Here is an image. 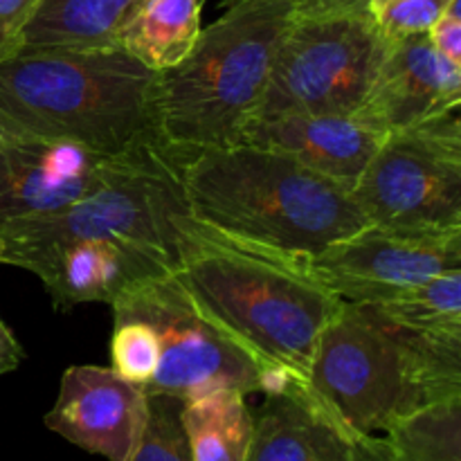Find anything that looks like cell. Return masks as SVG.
Instances as JSON below:
<instances>
[{"mask_svg": "<svg viewBox=\"0 0 461 461\" xmlns=\"http://www.w3.org/2000/svg\"><path fill=\"white\" fill-rule=\"evenodd\" d=\"M203 0H140L115 34V48L151 72L178 66L201 36Z\"/></svg>", "mask_w": 461, "mask_h": 461, "instance_id": "obj_17", "label": "cell"}, {"mask_svg": "<svg viewBox=\"0 0 461 461\" xmlns=\"http://www.w3.org/2000/svg\"><path fill=\"white\" fill-rule=\"evenodd\" d=\"M187 158L160 138L140 144L75 205L43 219L0 225V259L59 241H97L138 257L158 273H171L178 266L176 219L187 212Z\"/></svg>", "mask_w": 461, "mask_h": 461, "instance_id": "obj_6", "label": "cell"}, {"mask_svg": "<svg viewBox=\"0 0 461 461\" xmlns=\"http://www.w3.org/2000/svg\"><path fill=\"white\" fill-rule=\"evenodd\" d=\"M23 358H25V351L14 338L12 329L0 322V376L14 372L23 363Z\"/></svg>", "mask_w": 461, "mask_h": 461, "instance_id": "obj_28", "label": "cell"}, {"mask_svg": "<svg viewBox=\"0 0 461 461\" xmlns=\"http://www.w3.org/2000/svg\"><path fill=\"white\" fill-rule=\"evenodd\" d=\"M120 158L63 140L0 138V225L43 219L75 205Z\"/></svg>", "mask_w": 461, "mask_h": 461, "instance_id": "obj_12", "label": "cell"}, {"mask_svg": "<svg viewBox=\"0 0 461 461\" xmlns=\"http://www.w3.org/2000/svg\"><path fill=\"white\" fill-rule=\"evenodd\" d=\"M453 0H392L381 7L367 9L374 25L385 41L428 34Z\"/></svg>", "mask_w": 461, "mask_h": 461, "instance_id": "obj_24", "label": "cell"}, {"mask_svg": "<svg viewBox=\"0 0 461 461\" xmlns=\"http://www.w3.org/2000/svg\"><path fill=\"white\" fill-rule=\"evenodd\" d=\"M385 135L356 115L284 113L252 120L241 142L286 153L351 194Z\"/></svg>", "mask_w": 461, "mask_h": 461, "instance_id": "obj_15", "label": "cell"}, {"mask_svg": "<svg viewBox=\"0 0 461 461\" xmlns=\"http://www.w3.org/2000/svg\"><path fill=\"white\" fill-rule=\"evenodd\" d=\"M383 439L387 461H461V396L403 414Z\"/></svg>", "mask_w": 461, "mask_h": 461, "instance_id": "obj_20", "label": "cell"}, {"mask_svg": "<svg viewBox=\"0 0 461 461\" xmlns=\"http://www.w3.org/2000/svg\"><path fill=\"white\" fill-rule=\"evenodd\" d=\"M291 18L288 0H225V12L203 27L192 52L171 70L156 72L158 138L183 156L241 142Z\"/></svg>", "mask_w": 461, "mask_h": 461, "instance_id": "obj_5", "label": "cell"}, {"mask_svg": "<svg viewBox=\"0 0 461 461\" xmlns=\"http://www.w3.org/2000/svg\"><path fill=\"white\" fill-rule=\"evenodd\" d=\"M192 461H248L255 414L239 390H216L183 403Z\"/></svg>", "mask_w": 461, "mask_h": 461, "instance_id": "obj_19", "label": "cell"}, {"mask_svg": "<svg viewBox=\"0 0 461 461\" xmlns=\"http://www.w3.org/2000/svg\"><path fill=\"white\" fill-rule=\"evenodd\" d=\"M140 0H41L18 50L115 48V34Z\"/></svg>", "mask_w": 461, "mask_h": 461, "instance_id": "obj_18", "label": "cell"}, {"mask_svg": "<svg viewBox=\"0 0 461 461\" xmlns=\"http://www.w3.org/2000/svg\"><path fill=\"white\" fill-rule=\"evenodd\" d=\"M39 5L41 0H0V36L7 41L14 52L23 27L34 16Z\"/></svg>", "mask_w": 461, "mask_h": 461, "instance_id": "obj_26", "label": "cell"}, {"mask_svg": "<svg viewBox=\"0 0 461 461\" xmlns=\"http://www.w3.org/2000/svg\"><path fill=\"white\" fill-rule=\"evenodd\" d=\"M304 264L340 300L383 304L437 275L461 270V230L414 232L367 223L304 257Z\"/></svg>", "mask_w": 461, "mask_h": 461, "instance_id": "obj_10", "label": "cell"}, {"mask_svg": "<svg viewBox=\"0 0 461 461\" xmlns=\"http://www.w3.org/2000/svg\"><path fill=\"white\" fill-rule=\"evenodd\" d=\"M111 306L113 315L142 320L158 336L160 365L144 392L180 401L216 390L264 392L268 369L203 311L176 270L131 284Z\"/></svg>", "mask_w": 461, "mask_h": 461, "instance_id": "obj_8", "label": "cell"}, {"mask_svg": "<svg viewBox=\"0 0 461 461\" xmlns=\"http://www.w3.org/2000/svg\"><path fill=\"white\" fill-rule=\"evenodd\" d=\"M372 306L390 322L412 331H461V270L437 275L394 300Z\"/></svg>", "mask_w": 461, "mask_h": 461, "instance_id": "obj_21", "label": "cell"}, {"mask_svg": "<svg viewBox=\"0 0 461 461\" xmlns=\"http://www.w3.org/2000/svg\"><path fill=\"white\" fill-rule=\"evenodd\" d=\"M158 365H160V345L153 329L131 315H115L111 340L113 372L144 390L156 376Z\"/></svg>", "mask_w": 461, "mask_h": 461, "instance_id": "obj_23", "label": "cell"}, {"mask_svg": "<svg viewBox=\"0 0 461 461\" xmlns=\"http://www.w3.org/2000/svg\"><path fill=\"white\" fill-rule=\"evenodd\" d=\"M385 3H392V0H369V3H367V9H372V7H381V5H385Z\"/></svg>", "mask_w": 461, "mask_h": 461, "instance_id": "obj_30", "label": "cell"}, {"mask_svg": "<svg viewBox=\"0 0 461 461\" xmlns=\"http://www.w3.org/2000/svg\"><path fill=\"white\" fill-rule=\"evenodd\" d=\"M295 14L367 12L369 0H288Z\"/></svg>", "mask_w": 461, "mask_h": 461, "instance_id": "obj_27", "label": "cell"}, {"mask_svg": "<svg viewBox=\"0 0 461 461\" xmlns=\"http://www.w3.org/2000/svg\"><path fill=\"white\" fill-rule=\"evenodd\" d=\"M459 104L461 63L437 52L428 34H414L387 41L376 79L354 115L390 133L459 111Z\"/></svg>", "mask_w": 461, "mask_h": 461, "instance_id": "obj_14", "label": "cell"}, {"mask_svg": "<svg viewBox=\"0 0 461 461\" xmlns=\"http://www.w3.org/2000/svg\"><path fill=\"white\" fill-rule=\"evenodd\" d=\"M156 72L120 48L18 50L0 61V138L75 142L120 158L158 138Z\"/></svg>", "mask_w": 461, "mask_h": 461, "instance_id": "obj_2", "label": "cell"}, {"mask_svg": "<svg viewBox=\"0 0 461 461\" xmlns=\"http://www.w3.org/2000/svg\"><path fill=\"white\" fill-rule=\"evenodd\" d=\"M351 198L372 225L414 232L461 230L459 111L390 131Z\"/></svg>", "mask_w": 461, "mask_h": 461, "instance_id": "obj_9", "label": "cell"}, {"mask_svg": "<svg viewBox=\"0 0 461 461\" xmlns=\"http://www.w3.org/2000/svg\"><path fill=\"white\" fill-rule=\"evenodd\" d=\"M0 264L30 270L43 282L54 306L61 311L84 302L113 304L131 284L165 275L115 246L97 241H59L5 255Z\"/></svg>", "mask_w": 461, "mask_h": 461, "instance_id": "obj_16", "label": "cell"}, {"mask_svg": "<svg viewBox=\"0 0 461 461\" xmlns=\"http://www.w3.org/2000/svg\"><path fill=\"white\" fill-rule=\"evenodd\" d=\"M430 43L450 61L461 63V0H453L428 32Z\"/></svg>", "mask_w": 461, "mask_h": 461, "instance_id": "obj_25", "label": "cell"}, {"mask_svg": "<svg viewBox=\"0 0 461 461\" xmlns=\"http://www.w3.org/2000/svg\"><path fill=\"white\" fill-rule=\"evenodd\" d=\"M176 275L194 300L268 372L309 376L315 345L340 297L309 273L304 257L225 234L183 212L176 219Z\"/></svg>", "mask_w": 461, "mask_h": 461, "instance_id": "obj_1", "label": "cell"}, {"mask_svg": "<svg viewBox=\"0 0 461 461\" xmlns=\"http://www.w3.org/2000/svg\"><path fill=\"white\" fill-rule=\"evenodd\" d=\"M183 192L194 219L295 257L315 255L367 225L349 192L286 153L248 142L192 153Z\"/></svg>", "mask_w": 461, "mask_h": 461, "instance_id": "obj_3", "label": "cell"}, {"mask_svg": "<svg viewBox=\"0 0 461 461\" xmlns=\"http://www.w3.org/2000/svg\"><path fill=\"white\" fill-rule=\"evenodd\" d=\"M311 390L363 435L461 396V331H412L372 304L342 302L315 345Z\"/></svg>", "mask_w": 461, "mask_h": 461, "instance_id": "obj_4", "label": "cell"}, {"mask_svg": "<svg viewBox=\"0 0 461 461\" xmlns=\"http://www.w3.org/2000/svg\"><path fill=\"white\" fill-rule=\"evenodd\" d=\"M264 394L248 461H387L385 439L351 428L304 378L273 372Z\"/></svg>", "mask_w": 461, "mask_h": 461, "instance_id": "obj_11", "label": "cell"}, {"mask_svg": "<svg viewBox=\"0 0 461 461\" xmlns=\"http://www.w3.org/2000/svg\"><path fill=\"white\" fill-rule=\"evenodd\" d=\"M385 52L387 41L367 12H293L257 117L284 113L354 115L363 106Z\"/></svg>", "mask_w": 461, "mask_h": 461, "instance_id": "obj_7", "label": "cell"}, {"mask_svg": "<svg viewBox=\"0 0 461 461\" xmlns=\"http://www.w3.org/2000/svg\"><path fill=\"white\" fill-rule=\"evenodd\" d=\"M12 54H14V50L9 48L7 41H5L3 36H0V61H3V59H7V57H12Z\"/></svg>", "mask_w": 461, "mask_h": 461, "instance_id": "obj_29", "label": "cell"}, {"mask_svg": "<svg viewBox=\"0 0 461 461\" xmlns=\"http://www.w3.org/2000/svg\"><path fill=\"white\" fill-rule=\"evenodd\" d=\"M183 403L171 394L147 392L142 430L129 461H192L183 423Z\"/></svg>", "mask_w": 461, "mask_h": 461, "instance_id": "obj_22", "label": "cell"}, {"mask_svg": "<svg viewBox=\"0 0 461 461\" xmlns=\"http://www.w3.org/2000/svg\"><path fill=\"white\" fill-rule=\"evenodd\" d=\"M0 322H3V320H0Z\"/></svg>", "mask_w": 461, "mask_h": 461, "instance_id": "obj_31", "label": "cell"}, {"mask_svg": "<svg viewBox=\"0 0 461 461\" xmlns=\"http://www.w3.org/2000/svg\"><path fill=\"white\" fill-rule=\"evenodd\" d=\"M147 412V392L111 367L77 365L61 387L45 426L70 444L108 461H129Z\"/></svg>", "mask_w": 461, "mask_h": 461, "instance_id": "obj_13", "label": "cell"}]
</instances>
